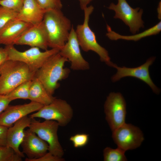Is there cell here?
I'll use <instances>...</instances> for the list:
<instances>
[{"mask_svg":"<svg viewBox=\"0 0 161 161\" xmlns=\"http://www.w3.org/2000/svg\"><path fill=\"white\" fill-rule=\"evenodd\" d=\"M47 34L48 47L60 50L68 40L72 25L61 10H46L42 21Z\"/></svg>","mask_w":161,"mask_h":161,"instance_id":"1","label":"cell"},{"mask_svg":"<svg viewBox=\"0 0 161 161\" xmlns=\"http://www.w3.org/2000/svg\"><path fill=\"white\" fill-rule=\"evenodd\" d=\"M68 59L59 52L49 57L35 72V77L43 84L48 92L52 95L59 86L58 81L66 78L70 70L64 68Z\"/></svg>","mask_w":161,"mask_h":161,"instance_id":"2","label":"cell"},{"mask_svg":"<svg viewBox=\"0 0 161 161\" xmlns=\"http://www.w3.org/2000/svg\"><path fill=\"white\" fill-rule=\"evenodd\" d=\"M35 74L22 62L7 60L0 66V94L6 95L22 83L32 80Z\"/></svg>","mask_w":161,"mask_h":161,"instance_id":"3","label":"cell"},{"mask_svg":"<svg viewBox=\"0 0 161 161\" xmlns=\"http://www.w3.org/2000/svg\"><path fill=\"white\" fill-rule=\"evenodd\" d=\"M94 9V7L90 5L83 10L84 14L83 23L78 25L75 30L78 43L84 51L94 52L98 55L101 61L112 67L114 64L110 61L108 51L98 43L95 34L89 26L90 16Z\"/></svg>","mask_w":161,"mask_h":161,"instance_id":"4","label":"cell"},{"mask_svg":"<svg viewBox=\"0 0 161 161\" xmlns=\"http://www.w3.org/2000/svg\"><path fill=\"white\" fill-rule=\"evenodd\" d=\"M59 126L58 123L54 120H45L41 122L35 118H31L28 127L48 143L49 152L61 158L64 152L58 139L57 132Z\"/></svg>","mask_w":161,"mask_h":161,"instance_id":"5","label":"cell"},{"mask_svg":"<svg viewBox=\"0 0 161 161\" xmlns=\"http://www.w3.org/2000/svg\"><path fill=\"white\" fill-rule=\"evenodd\" d=\"M5 48L8 53L7 60L22 62L35 72L49 57L60 51L58 49H51L41 52L38 47H31L21 52L17 49L13 45L6 46Z\"/></svg>","mask_w":161,"mask_h":161,"instance_id":"6","label":"cell"},{"mask_svg":"<svg viewBox=\"0 0 161 161\" xmlns=\"http://www.w3.org/2000/svg\"><path fill=\"white\" fill-rule=\"evenodd\" d=\"M73 116V110L70 105L66 101L55 97L50 103L44 106L29 116L31 118L54 120L59 126H65L70 122Z\"/></svg>","mask_w":161,"mask_h":161,"instance_id":"7","label":"cell"},{"mask_svg":"<svg viewBox=\"0 0 161 161\" xmlns=\"http://www.w3.org/2000/svg\"><path fill=\"white\" fill-rule=\"evenodd\" d=\"M117 1L116 4L113 2L110 3L107 8L114 12V18L121 20L129 27L131 33L136 34L144 27L142 19L143 9L139 7H132L126 0Z\"/></svg>","mask_w":161,"mask_h":161,"instance_id":"8","label":"cell"},{"mask_svg":"<svg viewBox=\"0 0 161 161\" xmlns=\"http://www.w3.org/2000/svg\"><path fill=\"white\" fill-rule=\"evenodd\" d=\"M106 119L112 131L125 123L126 104L120 93L111 92L104 105Z\"/></svg>","mask_w":161,"mask_h":161,"instance_id":"9","label":"cell"},{"mask_svg":"<svg viewBox=\"0 0 161 161\" xmlns=\"http://www.w3.org/2000/svg\"><path fill=\"white\" fill-rule=\"evenodd\" d=\"M112 131L114 142L125 151L138 148L144 140L140 129L130 124L125 123Z\"/></svg>","mask_w":161,"mask_h":161,"instance_id":"10","label":"cell"},{"mask_svg":"<svg viewBox=\"0 0 161 161\" xmlns=\"http://www.w3.org/2000/svg\"><path fill=\"white\" fill-rule=\"evenodd\" d=\"M75 30L72 25L67 41L59 53L71 63V68L74 70H84L89 68L88 62L83 57Z\"/></svg>","mask_w":161,"mask_h":161,"instance_id":"11","label":"cell"},{"mask_svg":"<svg viewBox=\"0 0 161 161\" xmlns=\"http://www.w3.org/2000/svg\"><path fill=\"white\" fill-rule=\"evenodd\" d=\"M155 59L154 57H152L148 59L146 62L142 65L135 68H130L124 66L120 67L114 64L113 67L117 70L116 73L112 77V81H117L121 78L125 77H132L136 78L144 81L151 88L153 92L158 94L160 89L154 84L150 75L149 68L152 64Z\"/></svg>","mask_w":161,"mask_h":161,"instance_id":"12","label":"cell"},{"mask_svg":"<svg viewBox=\"0 0 161 161\" xmlns=\"http://www.w3.org/2000/svg\"><path fill=\"white\" fill-rule=\"evenodd\" d=\"M22 152L27 157L26 161H32L47 152L48 143L29 129L24 131V136L21 144Z\"/></svg>","mask_w":161,"mask_h":161,"instance_id":"13","label":"cell"},{"mask_svg":"<svg viewBox=\"0 0 161 161\" xmlns=\"http://www.w3.org/2000/svg\"><path fill=\"white\" fill-rule=\"evenodd\" d=\"M43 106L32 101L21 105H9L0 114V125L8 128L12 126L19 120L31 113L38 111Z\"/></svg>","mask_w":161,"mask_h":161,"instance_id":"14","label":"cell"},{"mask_svg":"<svg viewBox=\"0 0 161 161\" xmlns=\"http://www.w3.org/2000/svg\"><path fill=\"white\" fill-rule=\"evenodd\" d=\"M14 44L27 45L47 50V36L42 22L27 28L16 41Z\"/></svg>","mask_w":161,"mask_h":161,"instance_id":"15","label":"cell"},{"mask_svg":"<svg viewBox=\"0 0 161 161\" xmlns=\"http://www.w3.org/2000/svg\"><path fill=\"white\" fill-rule=\"evenodd\" d=\"M31 118L25 116L8 128L7 134V145L12 148L19 156L23 158L24 154L19 149L24 136V129L30 125Z\"/></svg>","mask_w":161,"mask_h":161,"instance_id":"16","label":"cell"},{"mask_svg":"<svg viewBox=\"0 0 161 161\" xmlns=\"http://www.w3.org/2000/svg\"><path fill=\"white\" fill-rule=\"evenodd\" d=\"M31 24L16 19L0 30V44L13 45L16 41Z\"/></svg>","mask_w":161,"mask_h":161,"instance_id":"17","label":"cell"},{"mask_svg":"<svg viewBox=\"0 0 161 161\" xmlns=\"http://www.w3.org/2000/svg\"><path fill=\"white\" fill-rule=\"evenodd\" d=\"M46 11L36 0H24L16 19L32 25L38 24L42 22Z\"/></svg>","mask_w":161,"mask_h":161,"instance_id":"18","label":"cell"},{"mask_svg":"<svg viewBox=\"0 0 161 161\" xmlns=\"http://www.w3.org/2000/svg\"><path fill=\"white\" fill-rule=\"evenodd\" d=\"M55 97L48 92L42 83L35 76L31 81L29 100L45 106L50 103Z\"/></svg>","mask_w":161,"mask_h":161,"instance_id":"19","label":"cell"},{"mask_svg":"<svg viewBox=\"0 0 161 161\" xmlns=\"http://www.w3.org/2000/svg\"><path fill=\"white\" fill-rule=\"evenodd\" d=\"M107 37L112 40L122 39L128 41H138L144 38L158 34L161 31V21L153 27L138 34L130 35H121L112 30L111 27L107 24Z\"/></svg>","mask_w":161,"mask_h":161,"instance_id":"20","label":"cell"},{"mask_svg":"<svg viewBox=\"0 0 161 161\" xmlns=\"http://www.w3.org/2000/svg\"><path fill=\"white\" fill-rule=\"evenodd\" d=\"M31 81L28 80L22 83L6 95L11 101L18 99H29Z\"/></svg>","mask_w":161,"mask_h":161,"instance_id":"21","label":"cell"},{"mask_svg":"<svg viewBox=\"0 0 161 161\" xmlns=\"http://www.w3.org/2000/svg\"><path fill=\"white\" fill-rule=\"evenodd\" d=\"M125 152L118 147L116 149L107 147L103 151L104 161H127V159L125 154Z\"/></svg>","mask_w":161,"mask_h":161,"instance_id":"22","label":"cell"},{"mask_svg":"<svg viewBox=\"0 0 161 161\" xmlns=\"http://www.w3.org/2000/svg\"><path fill=\"white\" fill-rule=\"evenodd\" d=\"M22 158L10 147L0 146V161H21Z\"/></svg>","mask_w":161,"mask_h":161,"instance_id":"23","label":"cell"},{"mask_svg":"<svg viewBox=\"0 0 161 161\" xmlns=\"http://www.w3.org/2000/svg\"><path fill=\"white\" fill-rule=\"evenodd\" d=\"M18 13L0 6V30L10 21L17 18Z\"/></svg>","mask_w":161,"mask_h":161,"instance_id":"24","label":"cell"},{"mask_svg":"<svg viewBox=\"0 0 161 161\" xmlns=\"http://www.w3.org/2000/svg\"><path fill=\"white\" fill-rule=\"evenodd\" d=\"M39 5L47 10L51 9L61 10L63 5L61 0H36Z\"/></svg>","mask_w":161,"mask_h":161,"instance_id":"25","label":"cell"},{"mask_svg":"<svg viewBox=\"0 0 161 161\" xmlns=\"http://www.w3.org/2000/svg\"><path fill=\"white\" fill-rule=\"evenodd\" d=\"M89 135L84 133H79L71 136L69 138L74 147L78 148L86 145L88 142Z\"/></svg>","mask_w":161,"mask_h":161,"instance_id":"26","label":"cell"},{"mask_svg":"<svg viewBox=\"0 0 161 161\" xmlns=\"http://www.w3.org/2000/svg\"><path fill=\"white\" fill-rule=\"evenodd\" d=\"M24 1L3 0L0 1V6L18 13L23 6Z\"/></svg>","mask_w":161,"mask_h":161,"instance_id":"27","label":"cell"},{"mask_svg":"<svg viewBox=\"0 0 161 161\" xmlns=\"http://www.w3.org/2000/svg\"><path fill=\"white\" fill-rule=\"evenodd\" d=\"M64 160V159L62 157L55 156L48 152L42 157L33 160L32 161H62Z\"/></svg>","mask_w":161,"mask_h":161,"instance_id":"28","label":"cell"},{"mask_svg":"<svg viewBox=\"0 0 161 161\" xmlns=\"http://www.w3.org/2000/svg\"><path fill=\"white\" fill-rule=\"evenodd\" d=\"M8 127L0 125V146H5L7 144V134Z\"/></svg>","mask_w":161,"mask_h":161,"instance_id":"29","label":"cell"},{"mask_svg":"<svg viewBox=\"0 0 161 161\" xmlns=\"http://www.w3.org/2000/svg\"><path fill=\"white\" fill-rule=\"evenodd\" d=\"M11 101L6 95L0 94V114L5 110Z\"/></svg>","mask_w":161,"mask_h":161,"instance_id":"30","label":"cell"},{"mask_svg":"<svg viewBox=\"0 0 161 161\" xmlns=\"http://www.w3.org/2000/svg\"><path fill=\"white\" fill-rule=\"evenodd\" d=\"M8 53L5 48H0V66L7 60Z\"/></svg>","mask_w":161,"mask_h":161,"instance_id":"31","label":"cell"},{"mask_svg":"<svg viewBox=\"0 0 161 161\" xmlns=\"http://www.w3.org/2000/svg\"><path fill=\"white\" fill-rule=\"evenodd\" d=\"M79 2L80 8L83 10L87 7V5L92 0H78Z\"/></svg>","mask_w":161,"mask_h":161,"instance_id":"32","label":"cell"},{"mask_svg":"<svg viewBox=\"0 0 161 161\" xmlns=\"http://www.w3.org/2000/svg\"><path fill=\"white\" fill-rule=\"evenodd\" d=\"M157 18L158 19L161 20V1H160L158 5L157 8Z\"/></svg>","mask_w":161,"mask_h":161,"instance_id":"33","label":"cell"},{"mask_svg":"<svg viewBox=\"0 0 161 161\" xmlns=\"http://www.w3.org/2000/svg\"><path fill=\"white\" fill-rule=\"evenodd\" d=\"M1 0H0V1H1Z\"/></svg>","mask_w":161,"mask_h":161,"instance_id":"34","label":"cell"}]
</instances>
